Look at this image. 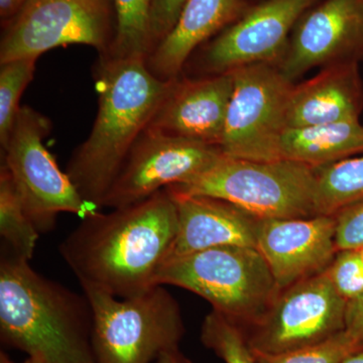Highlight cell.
<instances>
[{"mask_svg": "<svg viewBox=\"0 0 363 363\" xmlns=\"http://www.w3.org/2000/svg\"><path fill=\"white\" fill-rule=\"evenodd\" d=\"M233 92L231 72L174 79L147 128L219 147Z\"/></svg>", "mask_w": 363, "mask_h": 363, "instance_id": "cell-15", "label": "cell"}, {"mask_svg": "<svg viewBox=\"0 0 363 363\" xmlns=\"http://www.w3.org/2000/svg\"><path fill=\"white\" fill-rule=\"evenodd\" d=\"M229 72L233 75V92L219 145L222 154L250 161L281 160L295 83L274 64H253Z\"/></svg>", "mask_w": 363, "mask_h": 363, "instance_id": "cell-8", "label": "cell"}, {"mask_svg": "<svg viewBox=\"0 0 363 363\" xmlns=\"http://www.w3.org/2000/svg\"><path fill=\"white\" fill-rule=\"evenodd\" d=\"M169 192L178 212V233L168 259L208 248H257V217L217 198Z\"/></svg>", "mask_w": 363, "mask_h": 363, "instance_id": "cell-16", "label": "cell"}, {"mask_svg": "<svg viewBox=\"0 0 363 363\" xmlns=\"http://www.w3.org/2000/svg\"><path fill=\"white\" fill-rule=\"evenodd\" d=\"M334 215L259 220L257 248L279 291L321 274L337 253Z\"/></svg>", "mask_w": 363, "mask_h": 363, "instance_id": "cell-14", "label": "cell"}, {"mask_svg": "<svg viewBox=\"0 0 363 363\" xmlns=\"http://www.w3.org/2000/svg\"><path fill=\"white\" fill-rule=\"evenodd\" d=\"M40 233L26 212L23 199L9 171L0 168V235L6 248L23 257L33 259Z\"/></svg>", "mask_w": 363, "mask_h": 363, "instance_id": "cell-22", "label": "cell"}, {"mask_svg": "<svg viewBox=\"0 0 363 363\" xmlns=\"http://www.w3.org/2000/svg\"><path fill=\"white\" fill-rule=\"evenodd\" d=\"M243 11L245 0H188L173 30L145 60L147 68L161 80L178 78L192 52Z\"/></svg>", "mask_w": 363, "mask_h": 363, "instance_id": "cell-18", "label": "cell"}, {"mask_svg": "<svg viewBox=\"0 0 363 363\" xmlns=\"http://www.w3.org/2000/svg\"><path fill=\"white\" fill-rule=\"evenodd\" d=\"M319 0H264L222 30L208 45L202 65L209 75L240 67L279 65L296 23Z\"/></svg>", "mask_w": 363, "mask_h": 363, "instance_id": "cell-12", "label": "cell"}, {"mask_svg": "<svg viewBox=\"0 0 363 363\" xmlns=\"http://www.w3.org/2000/svg\"><path fill=\"white\" fill-rule=\"evenodd\" d=\"M145 58L100 57L96 67L99 102L90 135L72 155L66 173L83 199L95 207L171 87L149 70Z\"/></svg>", "mask_w": 363, "mask_h": 363, "instance_id": "cell-2", "label": "cell"}, {"mask_svg": "<svg viewBox=\"0 0 363 363\" xmlns=\"http://www.w3.org/2000/svg\"><path fill=\"white\" fill-rule=\"evenodd\" d=\"M154 363H194L189 359L185 354L180 350V348L169 350L162 353L161 357L157 358Z\"/></svg>", "mask_w": 363, "mask_h": 363, "instance_id": "cell-31", "label": "cell"}, {"mask_svg": "<svg viewBox=\"0 0 363 363\" xmlns=\"http://www.w3.org/2000/svg\"><path fill=\"white\" fill-rule=\"evenodd\" d=\"M346 307L323 272L281 290L264 316L243 330L255 352H289L346 330Z\"/></svg>", "mask_w": 363, "mask_h": 363, "instance_id": "cell-10", "label": "cell"}, {"mask_svg": "<svg viewBox=\"0 0 363 363\" xmlns=\"http://www.w3.org/2000/svg\"><path fill=\"white\" fill-rule=\"evenodd\" d=\"M116 32L106 58H147L154 49L150 26L152 0H111Z\"/></svg>", "mask_w": 363, "mask_h": 363, "instance_id": "cell-20", "label": "cell"}, {"mask_svg": "<svg viewBox=\"0 0 363 363\" xmlns=\"http://www.w3.org/2000/svg\"><path fill=\"white\" fill-rule=\"evenodd\" d=\"M363 57V0H322L294 28L279 70L291 82L317 67Z\"/></svg>", "mask_w": 363, "mask_h": 363, "instance_id": "cell-13", "label": "cell"}, {"mask_svg": "<svg viewBox=\"0 0 363 363\" xmlns=\"http://www.w3.org/2000/svg\"><path fill=\"white\" fill-rule=\"evenodd\" d=\"M87 296L45 278L7 250L0 260V336L48 363H96Z\"/></svg>", "mask_w": 363, "mask_h": 363, "instance_id": "cell-3", "label": "cell"}, {"mask_svg": "<svg viewBox=\"0 0 363 363\" xmlns=\"http://www.w3.org/2000/svg\"><path fill=\"white\" fill-rule=\"evenodd\" d=\"M325 272L347 302L362 295L363 259L359 250H339Z\"/></svg>", "mask_w": 363, "mask_h": 363, "instance_id": "cell-26", "label": "cell"}, {"mask_svg": "<svg viewBox=\"0 0 363 363\" xmlns=\"http://www.w3.org/2000/svg\"><path fill=\"white\" fill-rule=\"evenodd\" d=\"M223 156L215 145L145 130L102 200L111 209L149 199L160 191L201 175Z\"/></svg>", "mask_w": 363, "mask_h": 363, "instance_id": "cell-11", "label": "cell"}, {"mask_svg": "<svg viewBox=\"0 0 363 363\" xmlns=\"http://www.w3.org/2000/svg\"><path fill=\"white\" fill-rule=\"evenodd\" d=\"M167 189L224 200L259 220L318 215L315 168L290 160L250 161L223 155L201 175Z\"/></svg>", "mask_w": 363, "mask_h": 363, "instance_id": "cell-4", "label": "cell"}, {"mask_svg": "<svg viewBox=\"0 0 363 363\" xmlns=\"http://www.w3.org/2000/svg\"><path fill=\"white\" fill-rule=\"evenodd\" d=\"M363 347V342L344 330L323 342L301 350L267 354L255 352L257 363H341L350 353Z\"/></svg>", "mask_w": 363, "mask_h": 363, "instance_id": "cell-25", "label": "cell"}, {"mask_svg": "<svg viewBox=\"0 0 363 363\" xmlns=\"http://www.w3.org/2000/svg\"><path fill=\"white\" fill-rule=\"evenodd\" d=\"M363 152L359 121L288 128L281 142V159L320 168Z\"/></svg>", "mask_w": 363, "mask_h": 363, "instance_id": "cell-19", "label": "cell"}, {"mask_svg": "<svg viewBox=\"0 0 363 363\" xmlns=\"http://www.w3.org/2000/svg\"><path fill=\"white\" fill-rule=\"evenodd\" d=\"M187 1L188 0H152L150 26L154 49L173 30Z\"/></svg>", "mask_w": 363, "mask_h": 363, "instance_id": "cell-28", "label": "cell"}, {"mask_svg": "<svg viewBox=\"0 0 363 363\" xmlns=\"http://www.w3.org/2000/svg\"><path fill=\"white\" fill-rule=\"evenodd\" d=\"M116 32L111 0H28L4 26L0 63L38 58L68 45L94 48L100 56L111 49Z\"/></svg>", "mask_w": 363, "mask_h": 363, "instance_id": "cell-9", "label": "cell"}, {"mask_svg": "<svg viewBox=\"0 0 363 363\" xmlns=\"http://www.w3.org/2000/svg\"><path fill=\"white\" fill-rule=\"evenodd\" d=\"M0 363H48L44 362V360L37 359V358L28 357L23 362H13L11 358H9V355L6 354L4 351H1L0 353Z\"/></svg>", "mask_w": 363, "mask_h": 363, "instance_id": "cell-33", "label": "cell"}, {"mask_svg": "<svg viewBox=\"0 0 363 363\" xmlns=\"http://www.w3.org/2000/svg\"><path fill=\"white\" fill-rule=\"evenodd\" d=\"M341 363H363V347L350 353Z\"/></svg>", "mask_w": 363, "mask_h": 363, "instance_id": "cell-32", "label": "cell"}, {"mask_svg": "<svg viewBox=\"0 0 363 363\" xmlns=\"http://www.w3.org/2000/svg\"><path fill=\"white\" fill-rule=\"evenodd\" d=\"M337 250H359L363 247V200L334 214Z\"/></svg>", "mask_w": 363, "mask_h": 363, "instance_id": "cell-27", "label": "cell"}, {"mask_svg": "<svg viewBox=\"0 0 363 363\" xmlns=\"http://www.w3.org/2000/svg\"><path fill=\"white\" fill-rule=\"evenodd\" d=\"M157 284L196 294L242 328L259 321L281 292L257 248L245 247L208 248L169 259Z\"/></svg>", "mask_w": 363, "mask_h": 363, "instance_id": "cell-5", "label": "cell"}, {"mask_svg": "<svg viewBox=\"0 0 363 363\" xmlns=\"http://www.w3.org/2000/svg\"><path fill=\"white\" fill-rule=\"evenodd\" d=\"M51 130V121L44 114L21 106L11 136L1 147V164L40 233L52 230L60 213H73L83 219L97 208L83 199L45 147L44 140Z\"/></svg>", "mask_w": 363, "mask_h": 363, "instance_id": "cell-7", "label": "cell"}, {"mask_svg": "<svg viewBox=\"0 0 363 363\" xmlns=\"http://www.w3.org/2000/svg\"><path fill=\"white\" fill-rule=\"evenodd\" d=\"M28 0H0V18L4 26L18 16Z\"/></svg>", "mask_w": 363, "mask_h": 363, "instance_id": "cell-30", "label": "cell"}, {"mask_svg": "<svg viewBox=\"0 0 363 363\" xmlns=\"http://www.w3.org/2000/svg\"><path fill=\"white\" fill-rule=\"evenodd\" d=\"M177 233L176 203L164 189L142 202L85 217L59 252L82 290L130 298L159 286Z\"/></svg>", "mask_w": 363, "mask_h": 363, "instance_id": "cell-1", "label": "cell"}, {"mask_svg": "<svg viewBox=\"0 0 363 363\" xmlns=\"http://www.w3.org/2000/svg\"><path fill=\"white\" fill-rule=\"evenodd\" d=\"M318 214L334 215L363 200V152L315 168Z\"/></svg>", "mask_w": 363, "mask_h": 363, "instance_id": "cell-21", "label": "cell"}, {"mask_svg": "<svg viewBox=\"0 0 363 363\" xmlns=\"http://www.w3.org/2000/svg\"><path fill=\"white\" fill-rule=\"evenodd\" d=\"M38 58H21L0 63V145L4 147L13 131L21 106V95L35 75Z\"/></svg>", "mask_w": 363, "mask_h": 363, "instance_id": "cell-23", "label": "cell"}, {"mask_svg": "<svg viewBox=\"0 0 363 363\" xmlns=\"http://www.w3.org/2000/svg\"><path fill=\"white\" fill-rule=\"evenodd\" d=\"M345 322L346 330L363 342V294L348 301Z\"/></svg>", "mask_w": 363, "mask_h": 363, "instance_id": "cell-29", "label": "cell"}, {"mask_svg": "<svg viewBox=\"0 0 363 363\" xmlns=\"http://www.w3.org/2000/svg\"><path fill=\"white\" fill-rule=\"evenodd\" d=\"M201 341L224 363H257L242 327L214 310L203 321Z\"/></svg>", "mask_w": 363, "mask_h": 363, "instance_id": "cell-24", "label": "cell"}, {"mask_svg": "<svg viewBox=\"0 0 363 363\" xmlns=\"http://www.w3.org/2000/svg\"><path fill=\"white\" fill-rule=\"evenodd\" d=\"M358 62L324 67L314 77L294 84L289 102V128L359 121L363 105Z\"/></svg>", "mask_w": 363, "mask_h": 363, "instance_id": "cell-17", "label": "cell"}, {"mask_svg": "<svg viewBox=\"0 0 363 363\" xmlns=\"http://www.w3.org/2000/svg\"><path fill=\"white\" fill-rule=\"evenodd\" d=\"M359 252H360V255H362V259H363V247L362 248H359Z\"/></svg>", "mask_w": 363, "mask_h": 363, "instance_id": "cell-34", "label": "cell"}, {"mask_svg": "<svg viewBox=\"0 0 363 363\" xmlns=\"http://www.w3.org/2000/svg\"><path fill=\"white\" fill-rule=\"evenodd\" d=\"M93 315L92 348L96 363H154L180 348L185 325L180 306L156 286L130 298L83 290Z\"/></svg>", "mask_w": 363, "mask_h": 363, "instance_id": "cell-6", "label": "cell"}]
</instances>
